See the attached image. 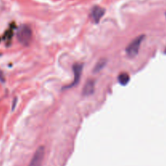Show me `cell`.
Returning <instances> with one entry per match:
<instances>
[{
  "instance_id": "obj_1",
  "label": "cell",
  "mask_w": 166,
  "mask_h": 166,
  "mask_svg": "<svg viewBox=\"0 0 166 166\" xmlns=\"http://www.w3.org/2000/svg\"><path fill=\"white\" fill-rule=\"evenodd\" d=\"M17 39L20 44L24 46H28L31 43L33 32H32L31 28L28 25H23L18 29L17 30Z\"/></svg>"
},
{
  "instance_id": "obj_2",
  "label": "cell",
  "mask_w": 166,
  "mask_h": 166,
  "mask_svg": "<svg viewBox=\"0 0 166 166\" xmlns=\"http://www.w3.org/2000/svg\"><path fill=\"white\" fill-rule=\"evenodd\" d=\"M143 39H144V36H143V35H140V36L137 37L136 39H134V40L127 46V47L126 48V52L128 56L133 58L138 55L141 43H142V41L143 40Z\"/></svg>"
},
{
  "instance_id": "obj_3",
  "label": "cell",
  "mask_w": 166,
  "mask_h": 166,
  "mask_svg": "<svg viewBox=\"0 0 166 166\" xmlns=\"http://www.w3.org/2000/svg\"><path fill=\"white\" fill-rule=\"evenodd\" d=\"M44 155L45 148L43 147H40L39 148H37L36 152L34 153L28 166H41L42 160L44 159Z\"/></svg>"
},
{
  "instance_id": "obj_4",
  "label": "cell",
  "mask_w": 166,
  "mask_h": 166,
  "mask_svg": "<svg viewBox=\"0 0 166 166\" xmlns=\"http://www.w3.org/2000/svg\"><path fill=\"white\" fill-rule=\"evenodd\" d=\"M105 9L101 7L96 6L92 9L91 17H92V19L93 20V21H94L95 23H98V22L100 21V20L101 19V17L105 15Z\"/></svg>"
},
{
  "instance_id": "obj_5",
  "label": "cell",
  "mask_w": 166,
  "mask_h": 166,
  "mask_svg": "<svg viewBox=\"0 0 166 166\" xmlns=\"http://www.w3.org/2000/svg\"><path fill=\"white\" fill-rule=\"evenodd\" d=\"M83 70V64H76L73 66V72H74V81L72 85H70L68 87H72L76 84H78L80 81L81 73Z\"/></svg>"
},
{
  "instance_id": "obj_6",
  "label": "cell",
  "mask_w": 166,
  "mask_h": 166,
  "mask_svg": "<svg viewBox=\"0 0 166 166\" xmlns=\"http://www.w3.org/2000/svg\"><path fill=\"white\" fill-rule=\"evenodd\" d=\"M95 90V81L93 79L88 80L83 88V95L84 96H89L93 94Z\"/></svg>"
},
{
  "instance_id": "obj_7",
  "label": "cell",
  "mask_w": 166,
  "mask_h": 166,
  "mask_svg": "<svg viewBox=\"0 0 166 166\" xmlns=\"http://www.w3.org/2000/svg\"><path fill=\"white\" fill-rule=\"evenodd\" d=\"M118 80L121 85H126L130 81V76L126 72H122L121 74L118 75Z\"/></svg>"
},
{
  "instance_id": "obj_8",
  "label": "cell",
  "mask_w": 166,
  "mask_h": 166,
  "mask_svg": "<svg viewBox=\"0 0 166 166\" xmlns=\"http://www.w3.org/2000/svg\"><path fill=\"white\" fill-rule=\"evenodd\" d=\"M107 63V60L106 59H101L96 64V66L93 68V72H98L105 66V64Z\"/></svg>"
},
{
  "instance_id": "obj_9",
  "label": "cell",
  "mask_w": 166,
  "mask_h": 166,
  "mask_svg": "<svg viewBox=\"0 0 166 166\" xmlns=\"http://www.w3.org/2000/svg\"><path fill=\"white\" fill-rule=\"evenodd\" d=\"M0 81H1V82H4L5 81L4 75H3V72L1 70H0Z\"/></svg>"
},
{
  "instance_id": "obj_10",
  "label": "cell",
  "mask_w": 166,
  "mask_h": 166,
  "mask_svg": "<svg viewBox=\"0 0 166 166\" xmlns=\"http://www.w3.org/2000/svg\"><path fill=\"white\" fill-rule=\"evenodd\" d=\"M165 53H166V50H165Z\"/></svg>"
}]
</instances>
